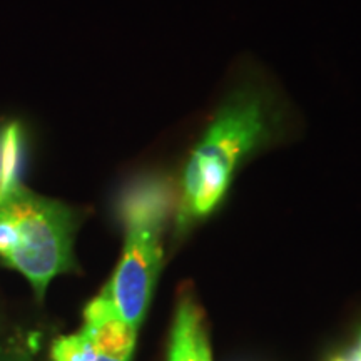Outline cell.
<instances>
[{
    "label": "cell",
    "mask_w": 361,
    "mask_h": 361,
    "mask_svg": "<svg viewBox=\"0 0 361 361\" xmlns=\"http://www.w3.org/2000/svg\"><path fill=\"white\" fill-rule=\"evenodd\" d=\"M169 361H211L204 322L191 298L180 301L171 335Z\"/></svg>",
    "instance_id": "cell-5"
},
{
    "label": "cell",
    "mask_w": 361,
    "mask_h": 361,
    "mask_svg": "<svg viewBox=\"0 0 361 361\" xmlns=\"http://www.w3.org/2000/svg\"><path fill=\"white\" fill-rule=\"evenodd\" d=\"M39 348V333L17 331L0 341V361H34Z\"/></svg>",
    "instance_id": "cell-8"
},
{
    "label": "cell",
    "mask_w": 361,
    "mask_h": 361,
    "mask_svg": "<svg viewBox=\"0 0 361 361\" xmlns=\"http://www.w3.org/2000/svg\"><path fill=\"white\" fill-rule=\"evenodd\" d=\"M97 356L96 345L85 329L57 338L51 350V361H96Z\"/></svg>",
    "instance_id": "cell-7"
},
{
    "label": "cell",
    "mask_w": 361,
    "mask_h": 361,
    "mask_svg": "<svg viewBox=\"0 0 361 361\" xmlns=\"http://www.w3.org/2000/svg\"><path fill=\"white\" fill-rule=\"evenodd\" d=\"M20 157V129L17 124H8L0 135V178L2 189L6 194L8 189L16 186L17 168Z\"/></svg>",
    "instance_id": "cell-6"
},
{
    "label": "cell",
    "mask_w": 361,
    "mask_h": 361,
    "mask_svg": "<svg viewBox=\"0 0 361 361\" xmlns=\"http://www.w3.org/2000/svg\"><path fill=\"white\" fill-rule=\"evenodd\" d=\"M2 197H4V189H2V178H0V202H2Z\"/></svg>",
    "instance_id": "cell-10"
},
{
    "label": "cell",
    "mask_w": 361,
    "mask_h": 361,
    "mask_svg": "<svg viewBox=\"0 0 361 361\" xmlns=\"http://www.w3.org/2000/svg\"><path fill=\"white\" fill-rule=\"evenodd\" d=\"M84 319L82 329L92 338L99 355L130 361L137 329L126 323L102 296H97L85 306Z\"/></svg>",
    "instance_id": "cell-4"
},
{
    "label": "cell",
    "mask_w": 361,
    "mask_h": 361,
    "mask_svg": "<svg viewBox=\"0 0 361 361\" xmlns=\"http://www.w3.org/2000/svg\"><path fill=\"white\" fill-rule=\"evenodd\" d=\"M176 206V188L152 176L134 183L121 200L126 226L123 258L101 291L117 314L137 329L146 318L162 263L161 234Z\"/></svg>",
    "instance_id": "cell-2"
},
{
    "label": "cell",
    "mask_w": 361,
    "mask_h": 361,
    "mask_svg": "<svg viewBox=\"0 0 361 361\" xmlns=\"http://www.w3.org/2000/svg\"><path fill=\"white\" fill-rule=\"evenodd\" d=\"M295 123V104L263 66L243 61L234 67L180 173L176 229L213 214L241 166L281 141Z\"/></svg>",
    "instance_id": "cell-1"
},
{
    "label": "cell",
    "mask_w": 361,
    "mask_h": 361,
    "mask_svg": "<svg viewBox=\"0 0 361 361\" xmlns=\"http://www.w3.org/2000/svg\"><path fill=\"white\" fill-rule=\"evenodd\" d=\"M0 206L17 231L16 250L4 264L24 274L42 300L57 274L75 268L72 243L80 216L74 207L39 196L20 183L4 194Z\"/></svg>",
    "instance_id": "cell-3"
},
{
    "label": "cell",
    "mask_w": 361,
    "mask_h": 361,
    "mask_svg": "<svg viewBox=\"0 0 361 361\" xmlns=\"http://www.w3.org/2000/svg\"><path fill=\"white\" fill-rule=\"evenodd\" d=\"M96 361H124V360H116V358H111V356H106V355H99Z\"/></svg>",
    "instance_id": "cell-9"
}]
</instances>
